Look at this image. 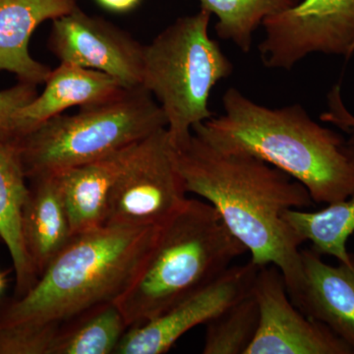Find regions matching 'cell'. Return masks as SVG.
<instances>
[{"instance_id":"10","label":"cell","mask_w":354,"mask_h":354,"mask_svg":"<svg viewBox=\"0 0 354 354\" xmlns=\"http://www.w3.org/2000/svg\"><path fill=\"white\" fill-rule=\"evenodd\" d=\"M252 293L259 307V325L246 354H354L329 328L293 304L283 274L274 266L260 267Z\"/></svg>"},{"instance_id":"20","label":"cell","mask_w":354,"mask_h":354,"mask_svg":"<svg viewBox=\"0 0 354 354\" xmlns=\"http://www.w3.org/2000/svg\"><path fill=\"white\" fill-rule=\"evenodd\" d=\"M302 0H200L216 17V32L242 53H249L256 30L267 18L292 8Z\"/></svg>"},{"instance_id":"12","label":"cell","mask_w":354,"mask_h":354,"mask_svg":"<svg viewBox=\"0 0 354 354\" xmlns=\"http://www.w3.org/2000/svg\"><path fill=\"white\" fill-rule=\"evenodd\" d=\"M301 281L290 293L302 313L322 323L354 353V254L348 262L328 265L313 249L300 250Z\"/></svg>"},{"instance_id":"16","label":"cell","mask_w":354,"mask_h":354,"mask_svg":"<svg viewBox=\"0 0 354 354\" xmlns=\"http://www.w3.org/2000/svg\"><path fill=\"white\" fill-rule=\"evenodd\" d=\"M28 181L29 191L23 207L22 234L28 256L39 278L75 235L57 174L32 177Z\"/></svg>"},{"instance_id":"6","label":"cell","mask_w":354,"mask_h":354,"mask_svg":"<svg viewBox=\"0 0 354 354\" xmlns=\"http://www.w3.org/2000/svg\"><path fill=\"white\" fill-rule=\"evenodd\" d=\"M211 16L201 8L178 18L144 48L142 87L162 109L174 146L214 116L209 108L212 91L234 71L230 58L209 37Z\"/></svg>"},{"instance_id":"14","label":"cell","mask_w":354,"mask_h":354,"mask_svg":"<svg viewBox=\"0 0 354 354\" xmlns=\"http://www.w3.org/2000/svg\"><path fill=\"white\" fill-rule=\"evenodd\" d=\"M44 84L43 92L16 114V143L67 109L106 101L124 88L108 74L69 64L51 70Z\"/></svg>"},{"instance_id":"17","label":"cell","mask_w":354,"mask_h":354,"mask_svg":"<svg viewBox=\"0 0 354 354\" xmlns=\"http://www.w3.org/2000/svg\"><path fill=\"white\" fill-rule=\"evenodd\" d=\"M29 191L19 149L0 142V239L6 244L15 272L14 298L24 297L39 277L32 267L22 234V212Z\"/></svg>"},{"instance_id":"5","label":"cell","mask_w":354,"mask_h":354,"mask_svg":"<svg viewBox=\"0 0 354 354\" xmlns=\"http://www.w3.org/2000/svg\"><path fill=\"white\" fill-rule=\"evenodd\" d=\"M155 97L145 88H123L118 95L60 114L16 143L27 179L57 174L94 162L139 143L167 128Z\"/></svg>"},{"instance_id":"7","label":"cell","mask_w":354,"mask_h":354,"mask_svg":"<svg viewBox=\"0 0 354 354\" xmlns=\"http://www.w3.org/2000/svg\"><path fill=\"white\" fill-rule=\"evenodd\" d=\"M167 128L140 141L118 177L104 225L148 227L167 221L186 201Z\"/></svg>"},{"instance_id":"8","label":"cell","mask_w":354,"mask_h":354,"mask_svg":"<svg viewBox=\"0 0 354 354\" xmlns=\"http://www.w3.org/2000/svg\"><path fill=\"white\" fill-rule=\"evenodd\" d=\"M262 26L258 48L268 68L290 70L313 53H354V0H302Z\"/></svg>"},{"instance_id":"23","label":"cell","mask_w":354,"mask_h":354,"mask_svg":"<svg viewBox=\"0 0 354 354\" xmlns=\"http://www.w3.org/2000/svg\"><path fill=\"white\" fill-rule=\"evenodd\" d=\"M37 86L19 82L13 87L0 91V142L15 143L16 114L37 97Z\"/></svg>"},{"instance_id":"27","label":"cell","mask_w":354,"mask_h":354,"mask_svg":"<svg viewBox=\"0 0 354 354\" xmlns=\"http://www.w3.org/2000/svg\"><path fill=\"white\" fill-rule=\"evenodd\" d=\"M0 241H1V239H0Z\"/></svg>"},{"instance_id":"21","label":"cell","mask_w":354,"mask_h":354,"mask_svg":"<svg viewBox=\"0 0 354 354\" xmlns=\"http://www.w3.org/2000/svg\"><path fill=\"white\" fill-rule=\"evenodd\" d=\"M204 354H246L257 333L259 307L253 293L206 324Z\"/></svg>"},{"instance_id":"22","label":"cell","mask_w":354,"mask_h":354,"mask_svg":"<svg viewBox=\"0 0 354 354\" xmlns=\"http://www.w3.org/2000/svg\"><path fill=\"white\" fill-rule=\"evenodd\" d=\"M60 324L0 325V354H50Z\"/></svg>"},{"instance_id":"19","label":"cell","mask_w":354,"mask_h":354,"mask_svg":"<svg viewBox=\"0 0 354 354\" xmlns=\"http://www.w3.org/2000/svg\"><path fill=\"white\" fill-rule=\"evenodd\" d=\"M115 302L97 305L60 324L50 354H111L128 330Z\"/></svg>"},{"instance_id":"18","label":"cell","mask_w":354,"mask_h":354,"mask_svg":"<svg viewBox=\"0 0 354 354\" xmlns=\"http://www.w3.org/2000/svg\"><path fill=\"white\" fill-rule=\"evenodd\" d=\"M348 133L351 136L344 142V150L354 164V130ZM283 218L300 243L310 241L316 252L333 256L339 262L351 259L346 244L354 234V192L320 211L288 209Z\"/></svg>"},{"instance_id":"15","label":"cell","mask_w":354,"mask_h":354,"mask_svg":"<svg viewBox=\"0 0 354 354\" xmlns=\"http://www.w3.org/2000/svg\"><path fill=\"white\" fill-rule=\"evenodd\" d=\"M137 144L94 162L57 172L74 235L104 225L114 185Z\"/></svg>"},{"instance_id":"26","label":"cell","mask_w":354,"mask_h":354,"mask_svg":"<svg viewBox=\"0 0 354 354\" xmlns=\"http://www.w3.org/2000/svg\"><path fill=\"white\" fill-rule=\"evenodd\" d=\"M7 281H8V279H7L6 272L0 271V300H1L4 291L6 290Z\"/></svg>"},{"instance_id":"2","label":"cell","mask_w":354,"mask_h":354,"mask_svg":"<svg viewBox=\"0 0 354 354\" xmlns=\"http://www.w3.org/2000/svg\"><path fill=\"white\" fill-rule=\"evenodd\" d=\"M223 113L193 127L212 146L264 160L295 178L317 204L354 192V164L341 135L323 127L299 104L267 108L236 88L223 97Z\"/></svg>"},{"instance_id":"1","label":"cell","mask_w":354,"mask_h":354,"mask_svg":"<svg viewBox=\"0 0 354 354\" xmlns=\"http://www.w3.org/2000/svg\"><path fill=\"white\" fill-rule=\"evenodd\" d=\"M174 151L186 192L216 209L254 264L274 266L283 274L288 295L297 290L302 274L301 243L283 215L288 209L313 206L308 190L264 160L225 152L193 132Z\"/></svg>"},{"instance_id":"24","label":"cell","mask_w":354,"mask_h":354,"mask_svg":"<svg viewBox=\"0 0 354 354\" xmlns=\"http://www.w3.org/2000/svg\"><path fill=\"white\" fill-rule=\"evenodd\" d=\"M328 104L329 111L321 115V120L332 123L346 132L354 130V116L344 106L339 85L335 86L330 91Z\"/></svg>"},{"instance_id":"9","label":"cell","mask_w":354,"mask_h":354,"mask_svg":"<svg viewBox=\"0 0 354 354\" xmlns=\"http://www.w3.org/2000/svg\"><path fill=\"white\" fill-rule=\"evenodd\" d=\"M48 46L60 64L108 74L124 88L142 86L145 46L79 6L53 21Z\"/></svg>"},{"instance_id":"4","label":"cell","mask_w":354,"mask_h":354,"mask_svg":"<svg viewBox=\"0 0 354 354\" xmlns=\"http://www.w3.org/2000/svg\"><path fill=\"white\" fill-rule=\"evenodd\" d=\"M245 252L211 204L187 198L160 223L145 260L115 304L128 327L143 325L220 278Z\"/></svg>"},{"instance_id":"25","label":"cell","mask_w":354,"mask_h":354,"mask_svg":"<svg viewBox=\"0 0 354 354\" xmlns=\"http://www.w3.org/2000/svg\"><path fill=\"white\" fill-rule=\"evenodd\" d=\"M97 3L114 13H125L131 11L139 6L141 0H95Z\"/></svg>"},{"instance_id":"13","label":"cell","mask_w":354,"mask_h":354,"mask_svg":"<svg viewBox=\"0 0 354 354\" xmlns=\"http://www.w3.org/2000/svg\"><path fill=\"white\" fill-rule=\"evenodd\" d=\"M78 7V0H0V71L19 82L46 83L51 69L32 58L31 37L41 23L55 20Z\"/></svg>"},{"instance_id":"11","label":"cell","mask_w":354,"mask_h":354,"mask_svg":"<svg viewBox=\"0 0 354 354\" xmlns=\"http://www.w3.org/2000/svg\"><path fill=\"white\" fill-rule=\"evenodd\" d=\"M260 267L249 261L232 266L223 274L143 325L128 328L115 354L167 353L184 334L207 324L252 292Z\"/></svg>"},{"instance_id":"3","label":"cell","mask_w":354,"mask_h":354,"mask_svg":"<svg viewBox=\"0 0 354 354\" xmlns=\"http://www.w3.org/2000/svg\"><path fill=\"white\" fill-rule=\"evenodd\" d=\"M158 225L102 227L77 234L20 298L0 300V325L62 323L127 290Z\"/></svg>"}]
</instances>
